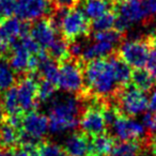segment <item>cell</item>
Listing matches in <instances>:
<instances>
[{
	"mask_svg": "<svg viewBox=\"0 0 156 156\" xmlns=\"http://www.w3.org/2000/svg\"><path fill=\"white\" fill-rule=\"evenodd\" d=\"M91 34H93V40L98 42H108L113 45H117L119 43H122L125 39V35L124 33L118 31L117 29L112 28L109 29V30L105 31H98V32H92Z\"/></svg>",
	"mask_w": 156,
	"mask_h": 156,
	"instance_id": "obj_28",
	"label": "cell"
},
{
	"mask_svg": "<svg viewBox=\"0 0 156 156\" xmlns=\"http://www.w3.org/2000/svg\"><path fill=\"white\" fill-rule=\"evenodd\" d=\"M16 73L7 59H0V92H5L16 83Z\"/></svg>",
	"mask_w": 156,
	"mask_h": 156,
	"instance_id": "obj_24",
	"label": "cell"
},
{
	"mask_svg": "<svg viewBox=\"0 0 156 156\" xmlns=\"http://www.w3.org/2000/svg\"><path fill=\"white\" fill-rule=\"evenodd\" d=\"M152 156H156V139L152 142Z\"/></svg>",
	"mask_w": 156,
	"mask_h": 156,
	"instance_id": "obj_39",
	"label": "cell"
},
{
	"mask_svg": "<svg viewBox=\"0 0 156 156\" xmlns=\"http://www.w3.org/2000/svg\"><path fill=\"white\" fill-rule=\"evenodd\" d=\"M0 156H10L7 152H5L2 149H0Z\"/></svg>",
	"mask_w": 156,
	"mask_h": 156,
	"instance_id": "obj_40",
	"label": "cell"
},
{
	"mask_svg": "<svg viewBox=\"0 0 156 156\" xmlns=\"http://www.w3.org/2000/svg\"><path fill=\"white\" fill-rule=\"evenodd\" d=\"M147 11L152 18L156 16V0H143Z\"/></svg>",
	"mask_w": 156,
	"mask_h": 156,
	"instance_id": "obj_36",
	"label": "cell"
},
{
	"mask_svg": "<svg viewBox=\"0 0 156 156\" xmlns=\"http://www.w3.org/2000/svg\"><path fill=\"white\" fill-rule=\"evenodd\" d=\"M110 63L112 65L113 73H115V80H117L118 85L120 88H123L125 86L130 83V77H132V69H130L129 65L126 64L119 56H118L117 51H115L112 55L108 57Z\"/></svg>",
	"mask_w": 156,
	"mask_h": 156,
	"instance_id": "obj_19",
	"label": "cell"
},
{
	"mask_svg": "<svg viewBox=\"0 0 156 156\" xmlns=\"http://www.w3.org/2000/svg\"><path fill=\"white\" fill-rule=\"evenodd\" d=\"M88 142L89 140L83 133L71 134L64 141V147L69 156H86L88 153Z\"/></svg>",
	"mask_w": 156,
	"mask_h": 156,
	"instance_id": "obj_18",
	"label": "cell"
},
{
	"mask_svg": "<svg viewBox=\"0 0 156 156\" xmlns=\"http://www.w3.org/2000/svg\"><path fill=\"white\" fill-rule=\"evenodd\" d=\"M109 156H142L139 142H124L115 145Z\"/></svg>",
	"mask_w": 156,
	"mask_h": 156,
	"instance_id": "obj_27",
	"label": "cell"
},
{
	"mask_svg": "<svg viewBox=\"0 0 156 156\" xmlns=\"http://www.w3.org/2000/svg\"><path fill=\"white\" fill-rule=\"evenodd\" d=\"M61 37L72 42L80 37H90L91 22L81 10L73 8L67 11L60 27Z\"/></svg>",
	"mask_w": 156,
	"mask_h": 156,
	"instance_id": "obj_6",
	"label": "cell"
},
{
	"mask_svg": "<svg viewBox=\"0 0 156 156\" xmlns=\"http://www.w3.org/2000/svg\"><path fill=\"white\" fill-rule=\"evenodd\" d=\"M57 31L51 26L48 17L34 20L30 26V37L39 44L42 49H47L48 46L57 37Z\"/></svg>",
	"mask_w": 156,
	"mask_h": 156,
	"instance_id": "obj_14",
	"label": "cell"
},
{
	"mask_svg": "<svg viewBox=\"0 0 156 156\" xmlns=\"http://www.w3.org/2000/svg\"><path fill=\"white\" fill-rule=\"evenodd\" d=\"M16 0H0V20L11 17L15 12Z\"/></svg>",
	"mask_w": 156,
	"mask_h": 156,
	"instance_id": "obj_32",
	"label": "cell"
},
{
	"mask_svg": "<svg viewBox=\"0 0 156 156\" xmlns=\"http://www.w3.org/2000/svg\"><path fill=\"white\" fill-rule=\"evenodd\" d=\"M58 90V87L50 81H47L45 79L40 78L39 86H37V98L39 103H45L48 102L55 95V92Z\"/></svg>",
	"mask_w": 156,
	"mask_h": 156,
	"instance_id": "obj_29",
	"label": "cell"
},
{
	"mask_svg": "<svg viewBox=\"0 0 156 156\" xmlns=\"http://www.w3.org/2000/svg\"><path fill=\"white\" fill-rule=\"evenodd\" d=\"M149 107L152 112L156 113V89L151 91V96L149 98Z\"/></svg>",
	"mask_w": 156,
	"mask_h": 156,
	"instance_id": "obj_37",
	"label": "cell"
},
{
	"mask_svg": "<svg viewBox=\"0 0 156 156\" xmlns=\"http://www.w3.org/2000/svg\"><path fill=\"white\" fill-rule=\"evenodd\" d=\"M85 102L89 105L83 111L79 119V125L83 133L92 137L104 134L107 128V124L103 115L102 108L108 101H101L91 98L86 100Z\"/></svg>",
	"mask_w": 156,
	"mask_h": 156,
	"instance_id": "obj_5",
	"label": "cell"
},
{
	"mask_svg": "<svg viewBox=\"0 0 156 156\" xmlns=\"http://www.w3.org/2000/svg\"><path fill=\"white\" fill-rule=\"evenodd\" d=\"M115 145V139L107 134L93 136L88 142V156H109Z\"/></svg>",
	"mask_w": 156,
	"mask_h": 156,
	"instance_id": "obj_16",
	"label": "cell"
},
{
	"mask_svg": "<svg viewBox=\"0 0 156 156\" xmlns=\"http://www.w3.org/2000/svg\"><path fill=\"white\" fill-rule=\"evenodd\" d=\"M85 90L78 96L80 98H95L101 101H112L119 87L115 80L109 58L94 59L83 65Z\"/></svg>",
	"mask_w": 156,
	"mask_h": 156,
	"instance_id": "obj_1",
	"label": "cell"
},
{
	"mask_svg": "<svg viewBox=\"0 0 156 156\" xmlns=\"http://www.w3.org/2000/svg\"><path fill=\"white\" fill-rule=\"evenodd\" d=\"M54 8H62V9H73L79 5L80 0H50Z\"/></svg>",
	"mask_w": 156,
	"mask_h": 156,
	"instance_id": "obj_34",
	"label": "cell"
},
{
	"mask_svg": "<svg viewBox=\"0 0 156 156\" xmlns=\"http://www.w3.org/2000/svg\"><path fill=\"white\" fill-rule=\"evenodd\" d=\"M40 75L37 73H27L17 81V96L23 112H30L37 107V86Z\"/></svg>",
	"mask_w": 156,
	"mask_h": 156,
	"instance_id": "obj_9",
	"label": "cell"
},
{
	"mask_svg": "<svg viewBox=\"0 0 156 156\" xmlns=\"http://www.w3.org/2000/svg\"><path fill=\"white\" fill-rule=\"evenodd\" d=\"M59 80L58 89L66 93L80 94L85 90L83 65L85 63L79 58L69 56L59 61Z\"/></svg>",
	"mask_w": 156,
	"mask_h": 156,
	"instance_id": "obj_3",
	"label": "cell"
},
{
	"mask_svg": "<svg viewBox=\"0 0 156 156\" xmlns=\"http://www.w3.org/2000/svg\"><path fill=\"white\" fill-rule=\"evenodd\" d=\"M30 52L24 47L20 37L12 44L10 49L9 63L14 72L18 75H25L28 69V62Z\"/></svg>",
	"mask_w": 156,
	"mask_h": 156,
	"instance_id": "obj_15",
	"label": "cell"
},
{
	"mask_svg": "<svg viewBox=\"0 0 156 156\" xmlns=\"http://www.w3.org/2000/svg\"><path fill=\"white\" fill-rule=\"evenodd\" d=\"M37 151H39V144L28 143V144H23V147L20 149L14 150L10 154V156H39Z\"/></svg>",
	"mask_w": 156,
	"mask_h": 156,
	"instance_id": "obj_31",
	"label": "cell"
},
{
	"mask_svg": "<svg viewBox=\"0 0 156 156\" xmlns=\"http://www.w3.org/2000/svg\"><path fill=\"white\" fill-rule=\"evenodd\" d=\"M154 79H155V83H156V73L154 74Z\"/></svg>",
	"mask_w": 156,
	"mask_h": 156,
	"instance_id": "obj_42",
	"label": "cell"
},
{
	"mask_svg": "<svg viewBox=\"0 0 156 156\" xmlns=\"http://www.w3.org/2000/svg\"><path fill=\"white\" fill-rule=\"evenodd\" d=\"M113 100L122 115L130 118L145 112L149 108V98L144 92L135 88L132 83L121 88Z\"/></svg>",
	"mask_w": 156,
	"mask_h": 156,
	"instance_id": "obj_4",
	"label": "cell"
},
{
	"mask_svg": "<svg viewBox=\"0 0 156 156\" xmlns=\"http://www.w3.org/2000/svg\"><path fill=\"white\" fill-rule=\"evenodd\" d=\"M39 156H69L62 147L57 143L45 142L39 144Z\"/></svg>",
	"mask_w": 156,
	"mask_h": 156,
	"instance_id": "obj_30",
	"label": "cell"
},
{
	"mask_svg": "<svg viewBox=\"0 0 156 156\" xmlns=\"http://www.w3.org/2000/svg\"><path fill=\"white\" fill-rule=\"evenodd\" d=\"M142 124L147 130L155 134L156 133V113L154 112H145L142 118Z\"/></svg>",
	"mask_w": 156,
	"mask_h": 156,
	"instance_id": "obj_33",
	"label": "cell"
},
{
	"mask_svg": "<svg viewBox=\"0 0 156 156\" xmlns=\"http://www.w3.org/2000/svg\"><path fill=\"white\" fill-rule=\"evenodd\" d=\"M145 37H147L150 46H151L152 48H154V49H156V29L153 31V32H151L150 34H147Z\"/></svg>",
	"mask_w": 156,
	"mask_h": 156,
	"instance_id": "obj_38",
	"label": "cell"
},
{
	"mask_svg": "<svg viewBox=\"0 0 156 156\" xmlns=\"http://www.w3.org/2000/svg\"><path fill=\"white\" fill-rule=\"evenodd\" d=\"M130 83L140 91L150 92L154 89L155 79H154V75L147 69L139 67L132 71Z\"/></svg>",
	"mask_w": 156,
	"mask_h": 156,
	"instance_id": "obj_21",
	"label": "cell"
},
{
	"mask_svg": "<svg viewBox=\"0 0 156 156\" xmlns=\"http://www.w3.org/2000/svg\"><path fill=\"white\" fill-rule=\"evenodd\" d=\"M52 10L54 5L50 0H16L14 14L23 22L32 23L48 17Z\"/></svg>",
	"mask_w": 156,
	"mask_h": 156,
	"instance_id": "obj_10",
	"label": "cell"
},
{
	"mask_svg": "<svg viewBox=\"0 0 156 156\" xmlns=\"http://www.w3.org/2000/svg\"><path fill=\"white\" fill-rule=\"evenodd\" d=\"M111 128L113 135L124 142H139L147 136V128L142 123L122 113L113 122Z\"/></svg>",
	"mask_w": 156,
	"mask_h": 156,
	"instance_id": "obj_11",
	"label": "cell"
},
{
	"mask_svg": "<svg viewBox=\"0 0 156 156\" xmlns=\"http://www.w3.org/2000/svg\"><path fill=\"white\" fill-rule=\"evenodd\" d=\"M49 132L48 118L43 113L37 111L27 112L23 117L22 128H20V142L23 144H40L41 140Z\"/></svg>",
	"mask_w": 156,
	"mask_h": 156,
	"instance_id": "obj_7",
	"label": "cell"
},
{
	"mask_svg": "<svg viewBox=\"0 0 156 156\" xmlns=\"http://www.w3.org/2000/svg\"><path fill=\"white\" fill-rule=\"evenodd\" d=\"M48 113V127L54 135L73 130L79 124L81 115V98L79 96L59 95L51 98Z\"/></svg>",
	"mask_w": 156,
	"mask_h": 156,
	"instance_id": "obj_2",
	"label": "cell"
},
{
	"mask_svg": "<svg viewBox=\"0 0 156 156\" xmlns=\"http://www.w3.org/2000/svg\"><path fill=\"white\" fill-rule=\"evenodd\" d=\"M113 10L130 24L142 23L143 25H149L153 20L147 13L143 0H118Z\"/></svg>",
	"mask_w": 156,
	"mask_h": 156,
	"instance_id": "obj_12",
	"label": "cell"
},
{
	"mask_svg": "<svg viewBox=\"0 0 156 156\" xmlns=\"http://www.w3.org/2000/svg\"><path fill=\"white\" fill-rule=\"evenodd\" d=\"M18 142H20V129L11 125L5 121V123L0 124V145L2 147L11 149Z\"/></svg>",
	"mask_w": 156,
	"mask_h": 156,
	"instance_id": "obj_22",
	"label": "cell"
},
{
	"mask_svg": "<svg viewBox=\"0 0 156 156\" xmlns=\"http://www.w3.org/2000/svg\"><path fill=\"white\" fill-rule=\"evenodd\" d=\"M23 22L17 17L0 20V55L10 52L11 46L20 37Z\"/></svg>",
	"mask_w": 156,
	"mask_h": 156,
	"instance_id": "obj_13",
	"label": "cell"
},
{
	"mask_svg": "<svg viewBox=\"0 0 156 156\" xmlns=\"http://www.w3.org/2000/svg\"><path fill=\"white\" fill-rule=\"evenodd\" d=\"M1 103H2V109L7 113V115H20L23 112L20 103H18L17 89L15 86L5 91L2 98H1Z\"/></svg>",
	"mask_w": 156,
	"mask_h": 156,
	"instance_id": "obj_23",
	"label": "cell"
},
{
	"mask_svg": "<svg viewBox=\"0 0 156 156\" xmlns=\"http://www.w3.org/2000/svg\"><path fill=\"white\" fill-rule=\"evenodd\" d=\"M47 52L51 59L55 61L59 62V61L63 60V59L67 58L69 56V42L62 37H56L55 41L48 46Z\"/></svg>",
	"mask_w": 156,
	"mask_h": 156,
	"instance_id": "obj_25",
	"label": "cell"
},
{
	"mask_svg": "<svg viewBox=\"0 0 156 156\" xmlns=\"http://www.w3.org/2000/svg\"><path fill=\"white\" fill-rule=\"evenodd\" d=\"M80 3L83 5V12L89 20H92L113 10L115 5L109 0H83Z\"/></svg>",
	"mask_w": 156,
	"mask_h": 156,
	"instance_id": "obj_20",
	"label": "cell"
},
{
	"mask_svg": "<svg viewBox=\"0 0 156 156\" xmlns=\"http://www.w3.org/2000/svg\"><path fill=\"white\" fill-rule=\"evenodd\" d=\"M145 66L153 75L156 73V49H154V48H151V50H150Z\"/></svg>",
	"mask_w": 156,
	"mask_h": 156,
	"instance_id": "obj_35",
	"label": "cell"
},
{
	"mask_svg": "<svg viewBox=\"0 0 156 156\" xmlns=\"http://www.w3.org/2000/svg\"><path fill=\"white\" fill-rule=\"evenodd\" d=\"M151 48L147 37H143L139 40L123 41L118 48L117 54L126 64L134 69H139L145 66Z\"/></svg>",
	"mask_w": 156,
	"mask_h": 156,
	"instance_id": "obj_8",
	"label": "cell"
},
{
	"mask_svg": "<svg viewBox=\"0 0 156 156\" xmlns=\"http://www.w3.org/2000/svg\"><path fill=\"white\" fill-rule=\"evenodd\" d=\"M115 20H117V12L115 10H111L96 20H93L91 22V33L112 29L115 27Z\"/></svg>",
	"mask_w": 156,
	"mask_h": 156,
	"instance_id": "obj_26",
	"label": "cell"
},
{
	"mask_svg": "<svg viewBox=\"0 0 156 156\" xmlns=\"http://www.w3.org/2000/svg\"><path fill=\"white\" fill-rule=\"evenodd\" d=\"M109 1H111V2H112V3H113V5H115V2H117L118 0H109Z\"/></svg>",
	"mask_w": 156,
	"mask_h": 156,
	"instance_id": "obj_41",
	"label": "cell"
},
{
	"mask_svg": "<svg viewBox=\"0 0 156 156\" xmlns=\"http://www.w3.org/2000/svg\"><path fill=\"white\" fill-rule=\"evenodd\" d=\"M115 45L108 42H98L95 41L91 45H88L85 48V50L81 54L80 59L83 63L89 62L94 59H100V58H107L110 55H112L115 50Z\"/></svg>",
	"mask_w": 156,
	"mask_h": 156,
	"instance_id": "obj_17",
	"label": "cell"
}]
</instances>
